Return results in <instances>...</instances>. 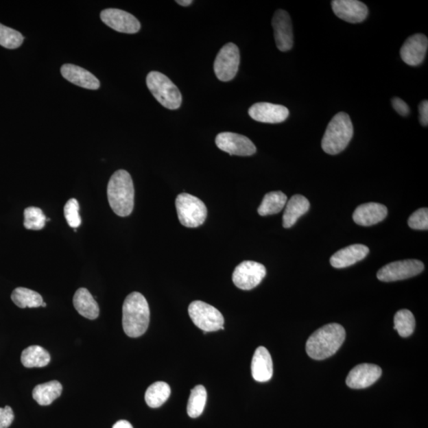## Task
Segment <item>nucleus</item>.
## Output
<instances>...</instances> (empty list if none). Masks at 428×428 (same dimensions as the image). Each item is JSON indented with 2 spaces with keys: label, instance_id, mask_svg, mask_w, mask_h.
Listing matches in <instances>:
<instances>
[{
  "label": "nucleus",
  "instance_id": "f03ea898",
  "mask_svg": "<svg viewBox=\"0 0 428 428\" xmlns=\"http://www.w3.org/2000/svg\"><path fill=\"white\" fill-rule=\"evenodd\" d=\"M150 321L149 303L141 293L132 292L126 297L122 307V326L125 333L132 338L146 333Z\"/></svg>",
  "mask_w": 428,
  "mask_h": 428
},
{
  "label": "nucleus",
  "instance_id": "f704fd0d",
  "mask_svg": "<svg viewBox=\"0 0 428 428\" xmlns=\"http://www.w3.org/2000/svg\"><path fill=\"white\" fill-rule=\"evenodd\" d=\"M14 419V412L11 407H0V428H8Z\"/></svg>",
  "mask_w": 428,
  "mask_h": 428
},
{
  "label": "nucleus",
  "instance_id": "a878e982",
  "mask_svg": "<svg viewBox=\"0 0 428 428\" xmlns=\"http://www.w3.org/2000/svg\"><path fill=\"white\" fill-rule=\"evenodd\" d=\"M287 196L282 191H273L265 195L258 213L261 216L273 215L283 210L287 205Z\"/></svg>",
  "mask_w": 428,
  "mask_h": 428
},
{
  "label": "nucleus",
  "instance_id": "20e7f679",
  "mask_svg": "<svg viewBox=\"0 0 428 428\" xmlns=\"http://www.w3.org/2000/svg\"><path fill=\"white\" fill-rule=\"evenodd\" d=\"M353 134V125L349 115L344 112H340L329 122L321 146L326 154H339L348 147Z\"/></svg>",
  "mask_w": 428,
  "mask_h": 428
},
{
  "label": "nucleus",
  "instance_id": "39448f33",
  "mask_svg": "<svg viewBox=\"0 0 428 428\" xmlns=\"http://www.w3.org/2000/svg\"><path fill=\"white\" fill-rule=\"evenodd\" d=\"M146 84L152 95L159 103L169 110L180 108L182 97L176 85L159 71H151L147 75Z\"/></svg>",
  "mask_w": 428,
  "mask_h": 428
},
{
  "label": "nucleus",
  "instance_id": "423d86ee",
  "mask_svg": "<svg viewBox=\"0 0 428 428\" xmlns=\"http://www.w3.org/2000/svg\"><path fill=\"white\" fill-rule=\"evenodd\" d=\"M176 206L178 220L183 226L198 228L205 222L207 209L200 198L189 193H180L176 198Z\"/></svg>",
  "mask_w": 428,
  "mask_h": 428
},
{
  "label": "nucleus",
  "instance_id": "58836bf2",
  "mask_svg": "<svg viewBox=\"0 0 428 428\" xmlns=\"http://www.w3.org/2000/svg\"><path fill=\"white\" fill-rule=\"evenodd\" d=\"M193 3L192 0H177L176 3L182 7L189 6Z\"/></svg>",
  "mask_w": 428,
  "mask_h": 428
},
{
  "label": "nucleus",
  "instance_id": "9b49d317",
  "mask_svg": "<svg viewBox=\"0 0 428 428\" xmlns=\"http://www.w3.org/2000/svg\"><path fill=\"white\" fill-rule=\"evenodd\" d=\"M215 142L219 150L231 156H250L257 152L256 145L248 137L235 132H221L217 136Z\"/></svg>",
  "mask_w": 428,
  "mask_h": 428
},
{
  "label": "nucleus",
  "instance_id": "0eeeda50",
  "mask_svg": "<svg viewBox=\"0 0 428 428\" xmlns=\"http://www.w3.org/2000/svg\"><path fill=\"white\" fill-rule=\"evenodd\" d=\"M191 319L198 329L204 333L217 332L224 329L223 316L220 311L202 300H195L188 308Z\"/></svg>",
  "mask_w": 428,
  "mask_h": 428
},
{
  "label": "nucleus",
  "instance_id": "a211bd4d",
  "mask_svg": "<svg viewBox=\"0 0 428 428\" xmlns=\"http://www.w3.org/2000/svg\"><path fill=\"white\" fill-rule=\"evenodd\" d=\"M388 210L380 203L369 202L363 204L353 213V220L357 225L371 226L376 225L387 217Z\"/></svg>",
  "mask_w": 428,
  "mask_h": 428
},
{
  "label": "nucleus",
  "instance_id": "f8f14e48",
  "mask_svg": "<svg viewBox=\"0 0 428 428\" xmlns=\"http://www.w3.org/2000/svg\"><path fill=\"white\" fill-rule=\"evenodd\" d=\"M100 18L109 27L125 34H136L141 29V23L134 15L122 10L108 8L104 10Z\"/></svg>",
  "mask_w": 428,
  "mask_h": 428
},
{
  "label": "nucleus",
  "instance_id": "dca6fc26",
  "mask_svg": "<svg viewBox=\"0 0 428 428\" xmlns=\"http://www.w3.org/2000/svg\"><path fill=\"white\" fill-rule=\"evenodd\" d=\"M428 39L425 34H416L407 38L401 49V57L410 66H418L426 57Z\"/></svg>",
  "mask_w": 428,
  "mask_h": 428
},
{
  "label": "nucleus",
  "instance_id": "6e6552de",
  "mask_svg": "<svg viewBox=\"0 0 428 428\" xmlns=\"http://www.w3.org/2000/svg\"><path fill=\"white\" fill-rule=\"evenodd\" d=\"M241 55L237 45L228 43L219 51L214 60L213 70L219 80L228 82L235 78L237 73Z\"/></svg>",
  "mask_w": 428,
  "mask_h": 428
},
{
  "label": "nucleus",
  "instance_id": "2f4dec72",
  "mask_svg": "<svg viewBox=\"0 0 428 428\" xmlns=\"http://www.w3.org/2000/svg\"><path fill=\"white\" fill-rule=\"evenodd\" d=\"M24 37L17 30L0 23V45L3 48L14 49L21 47Z\"/></svg>",
  "mask_w": 428,
  "mask_h": 428
},
{
  "label": "nucleus",
  "instance_id": "b1692460",
  "mask_svg": "<svg viewBox=\"0 0 428 428\" xmlns=\"http://www.w3.org/2000/svg\"><path fill=\"white\" fill-rule=\"evenodd\" d=\"M62 385L58 381H51L35 386L33 399L38 405L47 406L58 399L62 394Z\"/></svg>",
  "mask_w": 428,
  "mask_h": 428
},
{
  "label": "nucleus",
  "instance_id": "4468645a",
  "mask_svg": "<svg viewBox=\"0 0 428 428\" xmlns=\"http://www.w3.org/2000/svg\"><path fill=\"white\" fill-rule=\"evenodd\" d=\"M248 115L254 121L263 123L277 124L287 119L289 111L282 105L258 103L250 107Z\"/></svg>",
  "mask_w": 428,
  "mask_h": 428
},
{
  "label": "nucleus",
  "instance_id": "7ed1b4c3",
  "mask_svg": "<svg viewBox=\"0 0 428 428\" xmlns=\"http://www.w3.org/2000/svg\"><path fill=\"white\" fill-rule=\"evenodd\" d=\"M107 198L117 215H130L134 207V186L128 171L119 170L114 173L107 186Z\"/></svg>",
  "mask_w": 428,
  "mask_h": 428
},
{
  "label": "nucleus",
  "instance_id": "2eb2a0df",
  "mask_svg": "<svg viewBox=\"0 0 428 428\" xmlns=\"http://www.w3.org/2000/svg\"><path fill=\"white\" fill-rule=\"evenodd\" d=\"M382 370L379 366L364 364L356 366L350 371L346 383L351 389L368 388L380 379Z\"/></svg>",
  "mask_w": 428,
  "mask_h": 428
},
{
  "label": "nucleus",
  "instance_id": "aec40b11",
  "mask_svg": "<svg viewBox=\"0 0 428 428\" xmlns=\"http://www.w3.org/2000/svg\"><path fill=\"white\" fill-rule=\"evenodd\" d=\"M370 249L364 244H353L336 252L330 259L335 268H345L363 261L369 254Z\"/></svg>",
  "mask_w": 428,
  "mask_h": 428
},
{
  "label": "nucleus",
  "instance_id": "cd10ccee",
  "mask_svg": "<svg viewBox=\"0 0 428 428\" xmlns=\"http://www.w3.org/2000/svg\"><path fill=\"white\" fill-rule=\"evenodd\" d=\"M12 300L18 307L38 308L42 307L43 298L38 292L24 287L14 289L12 294Z\"/></svg>",
  "mask_w": 428,
  "mask_h": 428
},
{
  "label": "nucleus",
  "instance_id": "393cba45",
  "mask_svg": "<svg viewBox=\"0 0 428 428\" xmlns=\"http://www.w3.org/2000/svg\"><path fill=\"white\" fill-rule=\"evenodd\" d=\"M50 359L48 351L38 345L28 346L21 355L22 364L27 368H45L50 363Z\"/></svg>",
  "mask_w": 428,
  "mask_h": 428
},
{
  "label": "nucleus",
  "instance_id": "7c9ffc66",
  "mask_svg": "<svg viewBox=\"0 0 428 428\" xmlns=\"http://www.w3.org/2000/svg\"><path fill=\"white\" fill-rule=\"evenodd\" d=\"M47 219L43 211L38 207H28L24 211V226L30 230H40Z\"/></svg>",
  "mask_w": 428,
  "mask_h": 428
},
{
  "label": "nucleus",
  "instance_id": "5701e85b",
  "mask_svg": "<svg viewBox=\"0 0 428 428\" xmlns=\"http://www.w3.org/2000/svg\"><path fill=\"white\" fill-rule=\"evenodd\" d=\"M74 307L84 318L89 320H95L99 315L98 303L93 295L86 288H80L76 290L73 297Z\"/></svg>",
  "mask_w": 428,
  "mask_h": 428
},
{
  "label": "nucleus",
  "instance_id": "f3484780",
  "mask_svg": "<svg viewBox=\"0 0 428 428\" xmlns=\"http://www.w3.org/2000/svg\"><path fill=\"white\" fill-rule=\"evenodd\" d=\"M332 8L336 16L350 23L364 22L369 13L368 7L358 0H334Z\"/></svg>",
  "mask_w": 428,
  "mask_h": 428
},
{
  "label": "nucleus",
  "instance_id": "6ab92c4d",
  "mask_svg": "<svg viewBox=\"0 0 428 428\" xmlns=\"http://www.w3.org/2000/svg\"><path fill=\"white\" fill-rule=\"evenodd\" d=\"M61 75L69 82L89 90L99 88V80L93 73L83 68L71 64H66L60 69Z\"/></svg>",
  "mask_w": 428,
  "mask_h": 428
},
{
  "label": "nucleus",
  "instance_id": "4c0bfd02",
  "mask_svg": "<svg viewBox=\"0 0 428 428\" xmlns=\"http://www.w3.org/2000/svg\"><path fill=\"white\" fill-rule=\"evenodd\" d=\"M113 428H134L130 422L126 420H119L116 423Z\"/></svg>",
  "mask_w": 428,
  "mask_h": 428
},
{
  "label": "nucleus",
  "instance_id": "ea45409f",
  "mask_svg": "<svg viewBox=\"0 0 428 428\" xmlns=\"http://www.w3.org/2000/svg\"><path fill=\"white\" fill-rule=\"evenodd\" d=\"M47 303L43 302V305H42V307H47Z\"/></svg>",
  "mask_w": 428,
  "mask_h": 428
},
{
  "label": "nucleus",
  "instance_id": "4be33fe9",
  "mask_svg": "<svg viewBox=\"0 0 428 428\" xmlns=\"http://www.w3.org/2000/svg\"><path fill=\"white\" fill-rule=\"evenodd\" d=\"M310 204L307 198L296 195L290 198L285 205V210L283 217V225L285 228H292L298 219L307 213Z\"/></svg>",
  "mask_w": 428,
  "mask_h": 428
},
{
  "label": "nucleus",
  "instance_id": "412c9836",
  "mask_svg": "<svg viewBox=\"0 0 428 428\" xmlns=\"http://www.w3.org/2000/svg\"><path fill=\"white\" fill-rule=\"evenodd\" d=\"M252 374L259 382H266L273 376V361L271 355L264 346H259L254 351L252 361Z\"/></svg>",
  "mask_w": 428,
  "mask_h": 428
},
{
  "label": "nucleus",
  "instance_id": "ddd939ff",
  "mask_svg": "<svg viewBox=\"0 0 428 428\" xmlns=\"http://www.w3.org/2000/svg\"><path fill=\"white\" fill-rule=\"evenodd\" d=\"M272 27L277 48L282 52L292 49L294 45L293 25L288 12L278 10L274 14Z\"/></svg>",
  "mask_w": 428,
  "mask_h": 428
},
{
  "label": "nucleus",
  "instance_id": "473e14b6",
  "mask_svg": "<svg viewBox=\"0 0 428 428\" xmlns=\"http://www.w3.org/2000/svg\"><path fill=\"white\" fill-rule=\"evenodd\" d=\"M79 211V202L75 198H71L65 204L64 208V217L71 228H76L80 226L81 217Z\"/></svg>",
  "mask_w": 428,
  "mask_h": 428
},
{
  "label": "nucleus",
  "instance_id": "1a4fd4ad",
  "mask_svg": "<svg viewBox=\"0 0 428 428\" xmlns=\"http://www.w3.org/2000/svg\"><path fill=\"white\" fill-rule=\"evenodd\" d=\"M425 265L417 259L392 262L381 268L377 277L381 282L390 283L400 281L416 276L424 271Z\"/></svg>",
  "mask_w": 428,
  "mask_h": 428
},
{
  "label": "nucleus",
  "instance_id": "72a5a7b5",
  "mask_svg": "<svg viewBox=\"0 0 428 428\" xmlns=\"http://www.w3.org/2000/svg\"><path fill=\"white\" fill-rule=\"evenodd\" d=\"M409 226L416 230H427L428 229V210L427 208H421L412 214L407 221Z\"/></svg>",
  "mask_w": 428,
  "mask_h": 428
},
{
  "label": "nucleus",
  "instance_id": "c9c22d12",
  "mask_svg": "<svg viewBox=\"0 0 428 428\" xmlns=\"http://www.w3.org/2000/svg\"><path fill=\"white\" fill-rule=\"evenodd\" d=\"M392 105L400 115L406 117L410 113V108L404 100L400 98L392 99Z\"/></svg>",
  "mask_w": 428,
  "mask_h": 428
},
{
  "label": "nucleus",
  "instance_id": "f257e3e1",
  "mask_svg": "<svg viewBox=\"0 0 428 428\" xmlns=\"http://www.w3.org/2000/svg\"><path fill=\"white\" fill-rule=\"evenodd\" d=\"M345 338L346 332L342 325L329 324L310 335L305 349L311 359L324 360L336 353Z\"/></svg>",
  "mask_w": 428,
  "mask_h": 428
},
{
  "label": "nucleus",
  "instance_id": "9d476101",
  "mask_svg": "<svg viewBox=\"0 0 428 428\" xmlns=\"http://www.w3.org/2000/svg\"><path fill=\"white\" fill-rule=\"evenodd\" d=\"M267 270L263 264L254 261H243L238 265L233 274V282L243 290L256 288L266 276Z\"/></svg>",
  "mask_w": 428,
  "mask_h": 428
},
{
  "label": "nucleus",
  "instance_id": "c756f323",
  "mask_svg": "<svg viewBox=\"0 0 428 428\" xmlns=\"http://www.w3.org/2000/svg\"><path fill=\"white\" fill-rule=\"evenodd\" d=\"M416 320L414 314L407 309L399 310L394 317V329L401 337H409L414 332Z\"/></svg>",
  "mask_w": 428,
  "mask_h": 428
},
{
  "label": "nucleus",
  "instance_id": "c85d7f7f",
  "mask_svg": "<svg viewBox=\"0 0 428 428\" xmlns=\"http://www.w3.org/2000/svg\"><path fill=\"white\" fill-rule=\"evenodd\" d=\"M207 392L203 385H197L191 390L187 404V414L191 418H197L202 414L206 404Z\"/></svg>",
  "mask_w": 428,
  "mask_h": 428
},
{
  "label": "nucleus",
  "instance_id": "bb28decb",
  "mask_svg": "<svg viewBox=\"0 0 428 428\" xmlns=\"http://www.w3.org/2000/svg\"><path fill=\"white\" fill-rule=\"evenodd\" d=\"M170 395L169 385L164 381H156L146 390L145 399L147 405L152 409H156L164 405Z\"/></svg>",
  "mask_w": 428,
  "mask_h": 428
},
{
  "label": "nucleus",
  "instance_id": "e433bc0d",
  "mask_svg": "<svg viewBox=\"0 0 428 428\" xmlns=\"http://www.w3.org/2000/svg\"><path fill=\"white\" fill-rule=\"evenodd\" d=\"M419 119L423 126L427 127L428 125V102L423 101L419 105Z\"/></svg>",
  "mask_w": 428,
  "mask_h": 428
}]
</instances>
